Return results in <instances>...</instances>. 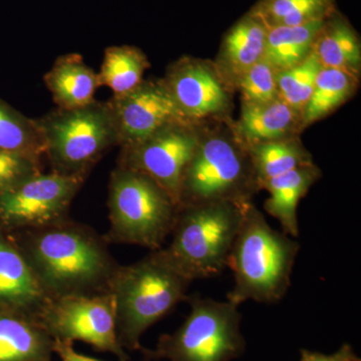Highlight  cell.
I'll use <instances>...</instances> for the list:
<instances>
[{"mask_svg":"<svg viewBox=\"0 0 361 361\" xmlns=\"http://www.w3.org/2000/svg\"><path fill=\"white\" fill-rule=\"evenodd\" d=\"M27 233L20 248L47 295L108 291L118 265L94 233L65 220Z\"/></svg>","mask_w":361,"mask_h":361,"instance_id":"cell-1","label":"cell"},{"mask_svg":"<svg viewBox=\"0 0 361 361\" xmlns=\"http://www.w3.org/2000/svg\"><path fill=\"white\" fill-rule=\"evenodd\" d=\"M299 250L298 242L273 229L255 206L246 203L228 258L235 284L227 301L239 306L248 300L265 304L281 300L290 287Z\"/></svg>","mask_w":361,"mask_h":361,"instance_id":"cell-2","label":"cell"},{"mask_svg":"<svg viewBox=\"0 0 361 361\" xmlns=\"http://www.w3.org/2000/svg\"><path fill=\"white\" fill-rule=\"evenodd\" d=\"M246 203L180 207L171 232L172 241L157 253L190 282L219 276L227 267Z\"/></svg>","mask_w":361,"mask_h":361,"instance_id":"cell-3","label":"cell"},{"mask_svg":"<svg viewBox=\"0 0 361 361\" xmlns=\"http://www.w3.org/2000/svg\"><path fill=\"white\" fill-rule=\"evenodd\" d=\"M190 283L156 251L134 264L118 265L108 290L116 297V336L122 348L142 353L144 332L187 298Z\"/></svg>","mask_w":361,"mask_h":361,"instance_id":"cell-4","label":"cell"},{"mask_svg":"<svg viewBox=\"0 0 361 361\" xmlns=\"http://www.w3.org/2000/svg\"><path fill=\"white\" fill-rule=\"evenodd\" d=\"M109 192L106 241L161 249L179 212L170 196L148 176L122 166L111 174Z\"/></svg>","mask_w":361,"mask_h":361,"instance_id":"cell-5","label":"cell"},{"mask_svg":"<svg viewBox=\"0 0 361 361\" xmlns=\"http://www.w3.org/2000/svg\"><path fill=\"white\" fill-rule=\"evenodd\" d=\"M191 311L174 334L159 338L155 350L144 349L149 360L168 361H232L243 355L238 306L229 301L191 296Z\"/></svg>","mask_w":361,"mask_h":361,"instance_id":"cell-6","label":"cell"},{"mask_svg":"<svg viewBox=\"0 0 361 361\" xmlns=\"http://www.w3.org/2000/svg\"><path fill=\"white\" fill-rule=\"evenodd\" d=\"M47 154L61 174H84L111 145L116 144L115 123L109 104L94 103L61 110L40 121Z\"/></svg>","mask_w":361,"mask_h":361,"instance_id":"cell-7","label":"cell"},{"mask_svg":"<svg viewBox=\"0 0 361 361\" xmlns=\"http://www.w3.org/2000/svg\"><path fill=\"white\" fill-rule=\"evenodd\" d=\"M254 188L260 187L250 159L247 160L224 137H210L200 141L188 165L180 207L217 202L246 203Z\"/></svg>","mask_w":361,"mask_h":361,"instance_id":"cell-8","label":"cell"},{"mask_svg":"<svg viewBox=\"0 0 361 361\" xmlns=\"http://www.w3.org/2000/svg\"><path fill=\"white\" fill-rule=\"evenodd\" d=\"M52 339L84 341L128 361L116 336V301L111 291L49 296L33 315Z\"/></svg>","mask_w":361,"mask_h":361,"instance_id":"cell-9","label":"cell"},{"mask_svg":"<svg viewBox=\"0 0 361 361\" xmlns=\"http://www.w3.org/2000/svg\"><path fill=\"white\" fill-rule=\"evenodd\" d=\"M84 176L39 173L0 195V228L39 229L65 220Z\"/></svg>","mask_w":361,"mask_h":361,"instance_id":"cell-10","label":"cell"},{"mask_svg":"<svg viewBox=\"0 0 361 361\" xmlns=\"http://www.w3.org/2000/svg\"><path fill=\"white\" fill-rule=\"evenodd\" d=\"M200 141L189 123H172L145 141L123 148L121 166L155 180L180 209L185 172Z\"/></svg>","mask_w":361,"mask_h":361,"instance_id":"cell-11","label":"cell"},{"mask_svg":"<svg viewBox=\"0 0 361 361\" xmlns=\"http://www.w3.org/2000/svg\"><path fill=\"white\" fill-rule=\"evenodd\" d=\"M116 144L135 146L172 123H189L164 82H144L109 102Z\"/></svg>","mask_w":361,"mask_h":361,"instance_id":"cell-12","label":"cell"},{"mask_svg":"<svg viewBox=\"0 0 361 361\" xmlns=\"http://www.w3.org/2000/svg\"><path fill=\"white\" fill-rule=\"evenodd\" d=\"M164 84L189 122L221 113L227 104L219 78L203 63H180Z\"/></svg>","mask_w":361,"mask_h":361,"instance_id":"cell-13","label":"cell"},{"mask_svg":"<svg viewBox=\"0 0 361 361\" xmlns=\"http://www.w3.org/2000/svg\"><path fill=\"white\" fill-rule=\"evenodd\" d=\"M47 297L20 246L0 228V310L33 316Z\"/></svg>","mask_w":361,"mask_h":361,"instance_id":"cell-14","label":"cell"},{"mask_svg":"<svg viewBox=\"0 0 361 361\" xmlns=\"http://www.w3.org/2000/svg\"><path fill=\"white\" fill-rule=\"evenodd\" d=\"M54 339L32 315L0 310V361H51Z\"/></svg>","mask_w":361,"mask_h":361,"instance_id":"cell-15","label":"cell"},{"mask_svg":"<svg viewBox=\"0 0 361 361\" xmlns=\"http://www.w3.org/2000/svg\"><path fill=\"white\" fill-rule=\"evenodd\" d=\"M319 177V169L311 163L265 180L261 185L270 194L264 204L265 211L279 221L285 234L294 238L298 237L297 207Z\"/></svg>","mask_w":361,"mask_h":361,"instance_id":"cell-16","label":"cell"},{"mask_svg":"<svg viewBox=\"0 0 361 361\" xmlns=\"http://www.w3.org/2000/svg\"><path fill=\"white\" fill-rule=\"evenodd\" d=\"M44 80L61 110H73L94 103V92L99 87L97 73L75 54L58 59Z\"/></svg>","mask_w":361,"mask_h":361,"instance_id":"cell-17","label":"cell"},{"mask_svg":"<svg viewBox=\"0 0 361 361\" xmlns=\"http://www.w3.org/2000/svg\"><path fill=\"white\" fill-rule=\"evenodd\" d=\"M312 51L322 68L343 71L356 78L360 75V39L348 21L336 11L323 23Z\"/></svg>","mask_w":361,"mask_h":361,"instance_id":"cell-18","label":"cell"},{"mask_svg":"<svg viewBox=\"0 0 361 361\" xmlns=\"http://www.w3.org/2000/svg\"><path fill=\"white\" fill-rule=\"evenodd\" d=\"M300 114L278 97L263 104L244 103L240 132L249 145L284 139Z\"/></svg>","mask_w":361,"mask_h":361,"instance_id":"cell-19","label":"cell"},{"mask_svg":"<svg viewBox=\"0 0 361 361\" xmlns=\"http://www.w3.org/2000/svg\"><path fill=\"white\" fill-rule=\"evenodd\" d=\"M324 20L268 28L264 59L277 73L298 65L312 51Z\"/></svg>","mask_w":361,"mask_h":361,"instance_id":"cell-20","label":"cell"},{"mask_svg":"<svg viewBox=\"0 0 361 361\" xmlns=\"http://www.w3.org/2000/svg\"><path fill=\"white\" fill-rule=\"evenodd\" d=\"M267 26L254 14H248L233 26L223 44V59L238 78L264 58Z\"/></svg>","mask_w":361,"mask_h":361,"instance_id":"cell-21","label":"cell"},{"mask_svg":"<svg viewBox=\"0 0 361 361\" xmlns=\"http://www.w3.org/2000/svg\"><path fill=\"white\" fill-rule=\"evenodd\" d=\"M0 151L39 161L47 154L42 123L30 120L0 99Z\"/></svg>","mask_w":361,"mask_h":361,"instance_id":"cell-22","label":"cell"},{"mask_svg":"<svg viewBox=\"0 0 361 361\" xmlns=\"http://www.w3.org/2000/svg\"><path fill=\"white\" fill-rule=\"evenodd\" d=\"M248 154L260 188L265 180L312 163L298 142L285 137L249 145Z\"/></svg>","mask_w":361,"mask_h":361,"instance_id":"cell-23","label":"cell"},{"mask_svg":"<svg viewBox=\"0 0 361 361\" xmlns=\"http://www.w3.org/2000/svg\"><path fill=\"white\" fill-rule=\"evenodd\" d=\"M148 68L146 56L133 47H111L104 52L101 71L97 73L99 87L106 85L120 97L132 92L142 82Z\"/></svg>","mask_w":361,"mask_h":361,"instance_id":"cell-24","label":"cell"},{"mask_svg":"<svg viewBox=\"0 0 361 361\" xmlns=\"http://www.w3.org/2000/svg\"><path fill=\"white\" fill-rule=\"evenodd\" d=\"M334 11V0H261L251 13L271 28L324 20Z\"/></svg>","mask_w":361,"mask_h":361,"instance_id":"cell-25","label":"cell"},{"mask_svg":"<svg viewBox=\"0 0 361 361\" xmlns=\"http://www.w3.org/2000/svg\"><path fill=\"white\" fill-rule=\"evenodd\" d=\"M356 80L345 71L322 68L302 111L304 125L320 120L343 104L355 90Z\"/></svg>","mask_w":361,"mask_h":361,"instance_id":"cell-26","label":"cell"},{"mask_svg":"<svg viewBox=\"0 0 361 361\" xmlns=\"http://www.w3.org/2000/svg\"><path fill=\"white\" fill-rule=\"evenodd\" d=\"M322 65L314 52L298 65L277 73L278 97L297 113H302L312 92Z\"/></svg>","mask_w":361,"mask_h":361,"instance_id":"cell-27","label":"cell"},{"mask_svg":"<svg viewBox=\"0 0 361 361\" xmlns=\"http://www.w3.org/2000/svg\"><path fill=\"white\" fill-rule=\"evenodd\" d=\"M237 80L245 103L263 104L278 99L277 71L264 58Z\"/></svg>","mask_w":361,"mask_h":361,"instance_id":"cell-28","label":"cell"},{"mask_svg":"<svg viewBox=\"0 0 361 361\" xmlns=\"http://www.w3.org/2000/svg\"><path fill=\"white\" fill-rule=\"evenodd\" d=\"M39 173V161L18 154L0 151V195Z\"/></svg>","mask_w":361,"mask_h":361,"instance_id":"cell-29","label":"cell"},{"mask_svg":"<svg viewBox=\"0 0 361 361\" xmlns=\"http://www.w3.org/2000/svg\"><path fill=\"white\" fill-rule=\"evenodd\" d=\"M300 361H361L350 344H343L336 353L332 355H323L313 353L307 349H301Z\"/></svg>","mask_w":361,"mask_h":361,"instance_id":"cell-30","label":"cell"},{"mask_svg":"<svg viewBox=\"0 0 361 361\" xmlns=\"http://www.w3.org/2000/svg\"><path fill=\"white\" fill-rule=\"evenodd\" d=\"M73 343V341L54 339V353L61 357V361H101L77 353Z\"/></svg>","mask_w":361,"mask_h":361,"instance_id":"cell-31","label":"cell"}]
</instances>
